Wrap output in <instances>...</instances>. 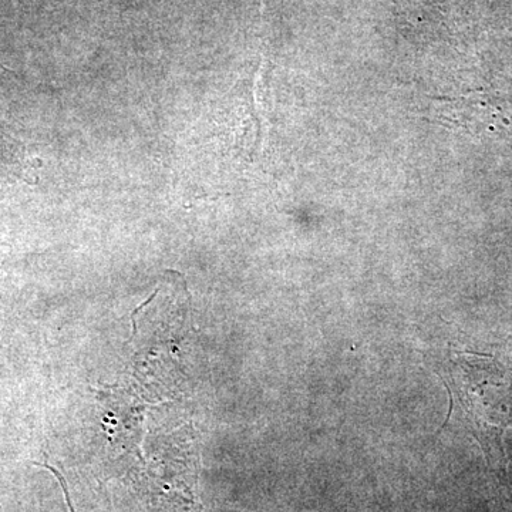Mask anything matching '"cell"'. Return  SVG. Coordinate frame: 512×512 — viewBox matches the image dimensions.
<instances>
[{"mask_svg":"<svg viewBox=\"0 0 512 512\" xmlns=\"http://www.w3.org/2000/svg\"><path fill=\"white\" fill-rule=\"evenodd\" d=\"M450 394L446 424L458 421L477 440L497 480L508 484L504 436L512 429V369L494 356L448 348L427 360Z\"/></svg>","mask_w":512,"mask_h":512,"instance_id":"cell-1","label":"cell"},{"mask_svg":"<svg viewBox=\"0 0 512 512\" xmlns=\"http://www.w3.org/2000/svg\"><path fill=\"white\" fill-rule=\"evenodd\" d=\"M47 468H49V470H52V471H53V473H55V476L59 477L60 483H62L63 488H64V495H66L67 505H69L70 511L74 512L73 507H72V504H70L69 495H67L66 485H64L63 478H62V477H60V474H59V473H57V471H56V470H53V468H52V467H47Z\"/></svg>","mask_w":512,"mask_h":512,"instance_id":"cell-2","label":"cell"}]
</instances>
